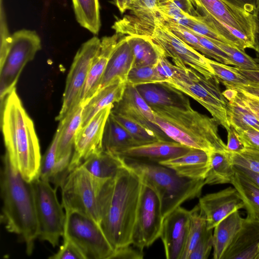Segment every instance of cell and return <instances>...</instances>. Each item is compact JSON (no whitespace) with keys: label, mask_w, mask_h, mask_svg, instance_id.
<instances>
[{"label":"cell","mask_w":259,"mask_h":259,"mask_svg":"<svg viewBox=\"0 0 259 259\" xmlns=\"http://www.w3.org/2000/svg\"><path fill=\"white\" fill-rule=\"evenodd\" d=\"M136 88L151 108L184 107L189 102L181 92L162 83L146 84Z\"/></svg>","instance_id":"cell-24"},{"label":"cell","mask_w":259,"mask_h":259,"mask_svg":"<svg viewBox=\"0 0 259 259\" xmlns=\"http://www.w3.org/2000/svg\"><path fill=\"white\" fill-rule=\"evenodd\" d=\"M157 17L161 23L179 38L204 56L211 58L210 52L201 45L198 38L191 30L166 18L159 12H157Z\"/></svg>","instance_id":"cell-37"},{"label":"cell","mask_w":259,"mask_h":259,"mask_svg":"<svg viewBox=\"0 0 259 259\" xmlns=\"http://www.w3.org/2000/svg\"><path fill=\"white\" fill-rule=\"evenodd\" d=\"M122 35L116 33L111 36H104L101 39L100 46L92 62L81 92L80 102L85 104L97 92L111 54Z\"/></svg>","instance_id":"cell-20"},{"label":"cell","mask_w":259,"mask_h":259,"mask_svg":"<svg viewBox=\"0 0 259 259\" xmlns=\"http://www.w3.org/2000/svg\"><path fill=\"white\" fill-rule=\"evenodd\" d=\"M160 1H161V0H160ZM160 1H159V2H160Z\"/></svg>","instance_id":"cell-64"},{"label":"cell","mask_w":259,"mask_h":259,"mask_svg":"<svg viewBox=\"0 0 259 259\" xmlns=\"http://www.w3.org/2000/svg\"><path fill=\"white\" fill-rule=\"evenodd\" d=\"M207 23L227 43L240 50L253 48L256 15L225 0H191Z\"/></svg>","instance_id":"cell-6"},{"label":"cell","mask_w":259,"mask_h":259,"mask_svg":"<svg viewBox=\"0 0 259 259\" xmlns=\"http://www.w3.org/2000/svg\"><path fill=\"white\" fill-rule=\"evenodd\" d=\"M230 153L234 165L241 166L259 174V149L245 148L240 153Z\"/></svg>","instance_id":"cell-41"},{"label":"cell","mask_w":259,"mask_h":259,"mask_svg":"<svg viewBox=\"0 0 259 259\" xmlns=\"http://www.w3.org/2000/svg\"><path fill=\"white\" fill-rule=\"evenodd\" d=\"M190 149L176 141H157L128 148L117 156L123 159L160 163L181 156Z\"/></svg>","instance_id":"cell-19"},{"label":"cell","mask_w":259,"mask_h":259,"mask_svg":"<svg viewBox=\"0 0 259 259\" xmlns=\"http://www.w3.org/2000/svg\"><path fill=\"white\" fill-rule=\"evenodd\" d=\"M187 28L208 38L215 39L228 44L226 40L214 30L207 23L204 17L200 15L197 16L194 22Z\"/></svg>","instance_id":"cell-43"},{"label":"cell","mask_w":259,"mask_h":259,"mask_svg":"<svg viewBox=\"0 0 259 259\" xmlns=\"http://www.w3.org/2000/svg\"><path fill=\"white\" fill-rule=\"evenodd\" d=\"M253 49L259 54V10L256 17V24L253 34Z\"/></svg>","instance_id":"cell-58"},{"label":"cell","mask_w":259,"mask_h":259,"mask_svg":"<svg viewBox=\"0 0 259 259\" xmlns=\"http://www.w3.org/2000/svg\"><path fill=\"white\" fill-rule=\"evenodd\" d=\"M198 204L205 216L207 229H213L231 213L245 207L241 195L234 187L206 194L199 198Z\"/></svg>","instance_id":"cell-16"},{"label":"cell","mask_w":259,"mask_h":259,"mask_svg":"<svg viewBox=\"0 0 259 259\" xmlns=\"http://www.w3.org/2000/svg\"><path fill=\"white\" fill-rule=\"evenodd\" d=\"M209 64L214 75L220 82L225 84H246L249 81L239 72L235 67L214 61L209 59Z\"/></svg>","instance_id":"cell-40"},{"label":"cell","mask_w":259,"mask_h":259,"mask_svg":"<svg viewBox=\"0 0 259 259\" xmlns=\"http://www.w3.org/2000/svg\"><path fill=\"white\" fill-rule=\"evenodd\" d=\"M212 234V229L206 230L188 259H206L208 257L213 246Z\"/></svg>","instance_id":"cell-42"},{"label":"cell","mask_w":259,"mask_h":259,"mask_svg":"<svg viewBox=\"0 0 259 259\" xmlns=\"http://www.w3.org/2000/svg\"><path fill=\"white\" fill-rule=\"evenodd\" d=\"M209 39L229 56L233 66L243 69H259V64L245 51L219 40Z\"/></svg>","instance_id":"cell-38"},{"label":"cell","mask_w":259,"mask_h":259,"mask_svg":"<svg viewBox=\"0 0 259 259\" xmlns=\"http://www.w3.org/2000/svg\"><path fill=\"white\" fill-rule=\"evenodd\" d=\"M123 159L142 182L156 193L163 218L185 201L199 197L205 185L204 180L180 176L172 169L159 163Z\"/></svg>","instance_id":"cell-5"},{"label":"cell","mask_w":259,"mask_h":259,"mask_svg":"<svg viewBox=\"0 0 259 259\" xmlns=\"http://www.w3.org/2000/svg\"><path fill=\"white\" fill-rule=\"evenodd\" d=\"M111 114L140 145L157 141H163L154 131L137 121L120 114L111 111Z\"/></svg>","instance_id":"cell-36"},{"label":"cell","mask_w":259,"mask_h":259,"mask_svg":"<svg viewBox=\"0 0 259 259\" xmlns=\"http://www.w3.org/2000/svg\"><path fill=\"white\" fill-rule=\"evenodd\" d=\"M164 82L163 78L158 74L155 65L132 67L126 80V83L135 87Z\"/></svg>","instance_id":"cell-39"},{"label":"cell","mask_w":259,"mask_h":259,"mask_svg":"<svg viewBox=\"0 0 259 259\" xmlns=\"http://www.w3.org/2000/svg\"><path fill=\"white\" fill-rule=\"evenodd\" d=\"M132 245V244H131ZM120 247L114 251L111 258L118 259H142L143 258V251L131 245Z\"/></svg>","instance_id":"cell-49"},{"label":"cell","mask_w":259,"mask_h":259,"mask_svg":"<svg viewBox=\"0 0 259 259\" xmlns=\"http://www.w3.org/2000/svg\"><path fill=\"white\" fill-rule=\"evenodd\" d=\"M237 91L232 88H227V89L222 92L224 96L229 101L232 99L237 94Z\"/></svg>","instance_id":"cell-60"},{"label":"cell","mask_w":259,"mask_h":259,"mask_svg":"<svg viewBox=\"0 0 259 259\" xmlns=\"http://www.w3.org/2000/svg\"><path fill=\"white\" fill-rule=\"evenodd\" d=\"M160 1V0H159V1Z\"/></svg>","instance_id":"cell-63"},{"label":"cell","mask_w":259,"mask_h":259,"mask_svg":"<svg viewBox=\"0 0 259 259\" xmlns=\"http://www.w3.org/2000/svg\"><path fill=\"white\" fill-rule=\"evenodd\" d=\"M133 63L131 47L126 36L122 37L111 54L97 91L117 80L126 82Z\"/></svg>","instance_id":"cell-21"},{"label":"cell","mask_w":259,"mask_h":259,"mask_svg":"<svg viewBox=\"0 0 259 259\" xmlns=\"http://www.w3.org/2000/svg\"><path fill=\"white\" fill-rule=\"evenodd\" d=\"M231 184L238 190L244 201L246 218L259 221V186L236 170Z\"/></svg>","instance_id":"cell-32"},{"label":"cell","mask_w":259,"mask_h":259,"mask_svg":"<svg viewBox=\"0 0 259 259\" xmlns=\"http://www.w3.org/2000/svg\"><path fill=\"white\" fill-rule=\"evenodd\" d=\"M191 31L198 38L201 45L210 52L211 55V58L214 59L219 62L226 65H233L229 56L213 44L209 38L197 34L191 30Z\"/></svg>","instance_id":"cell-44"},{"label":"cell","mask_w":259,"mask_h":259,"mask_svg":"<svg viewBox=\"0 0 259 259\" xmlns=\"http://www.w3.org/2000/svg\"><path fill=\"white\" fill-rule=\"evenodd\" d=\"M61 127L59 124L53 139L44 156L41 157L39 177L47 181L58 189L62 186L65 177L60 170L56 159V152Z\"/></svg>","instance_id":"cell-31"},{"label":"cell","mask_w":259,"mask_h":259,"mask_svg":"<svg viewBox=\"0 0 259 259\" xmlns=\"http://www.w3.org/2000/svg\"><path fill=\"white\" fill-rule=\"evenodd\" d=\"M63 238V244L58 251L50 256V259H85L78 247L68 238Z\"/></svg>","instance_id":"cell-45"},{"label":"cell","mask_w":259,"mask_h":259,"mask_svg":"<svg viewBox=\"0 0 259 259\" xmlns=\"http://www.w3.org/2000/svg\"><path fill=\"white\" fill-rule=\"evenodd\" d=\"M141 145L110 114L105 126L102 150L117 155L128 148Z\"/></svg>","instance_id":"cell-27"},{"label":"cell","mask_w":259,"mask_h":259,"mask_svg":"<svg viewBox=\"0 0 259 259\" xmlns=\"http://www.w3.org/2000/svg\"><path fill=\"white\" fill-rule=\"evenodd\" d=\"M174 5L187 14L198 16L200 14L194 9L191 0H169Z\"/></svg>","instance_id":"cell-55"},{"label":"cell","mask_w":259,"mask_h":259,"mask_svg":"<svg viewBox=\"0 0 259 259\" xmlns=\"http://www.w3.org/2000/svg\"><path fill=\"white\" fill-rule=\"evenodd\" d=\"M141 186L139 175L124 161L117 175L106 180L101 189L100 226L114 251L132 244Z\"/></svg>","instance_id":"cell-1"},{"label":"cell","mask_w":259,"mask_h":259,"mask_svg":"<svg viewBox=\"0 0 259 259\" xmlns=\"http://www.w3.org/2000/svg\"><path fill=\"white\" fill-rule=\"evenodd\" d=\"M190 226L181 259H188L190 253L207 229L205 216L198 204L190 210Z\"/></svg>","instance_id":"cell-35"},{"label":"cell","mask_w":259,"mask_h":259,"mask_svg":"<svg viewBox=\"0 0 259 259\" xmlns=\"http://www.w3.org/2000/svg\"><path fill=\"white\" fill-rule=\"evenodd\" d=\"M111 111L125 116L154 131L163 141H172L157 125L153 110L135 86L126 83L121 99L113 105Z\"/></svg>","instance_id":"cell-17"},{"label":"cell","mask_w":259,"mask_h":259,"mask_svg":"<svg viewBox=\"0 0 259 259\" xmlns=\"http://www.w3.org/2000/svg\"><path fill=\"white\" fill-rule=\"evenodd\" d=\"M76 21L83 28L98 34L101 23L99 0H71Z\"/></svg>","instance_id":"cell-33"},{"label":"cell","mask_w":259,"mask_h":259,"mask_svg":"<svg viewBox=\"0 0 259 259\" xmlns=\"http://www.w3.org/2000/svg\"><path fill=\"white\" fill-rule=\"evenodd\" d=\"M152 109L157 125L171 140L208 152L226 150L217 121L194 110L190 102L184 107Z\"/></svg>","instance_id":"cell-4"},{"label":"cell","mask_w":259,"mask_h":259,"mask_svg":"<svg viewBox=\"0 0 259 259\" xmlns=\"http://www.w3.org/2000/svg\"><path fill=\"white\" fill-rule=\"evenodd\" d=\"M106 180L93 176L81 165L74 168L61 187L65 210L81 212L100 225L98 197Z\"/></svg>","instance_id":"cell-8"},{"label":"cell","mask_w":259,"mask_h":259,"mask_svg":"<svg viewBox=\"0 0 259 259\" xmlns=\"http://www.w3.org/2000/svg\"><path fill=\"white\" fill-rule=\"evenodd\" d=\"M159 0H134L128 7L127 10L138 16L152 12L159 6Z\"/></svg>","instance_id":"cell-48"},{"label":"cell","mask_w":259,"mask_h":259,"mask_svg":"<svg viewBox=\"0 0 259 259\" xmlns=\"http://www.w3.org/2000/svg\"><path fill=\"white\" fill-rule=\"evenodd\" d=\"M245 11L256 15L258 12L256 0H225Z\"/></svg>","instance_id":"cell-54"},{"label":"cell","mask_w":259,"mask_h":259,"mask_svg":"<svg viewBox=\"0 0 259 259\" xmlns=\"http://www.w3.org/2000/svg\"><path fill=\"white\" fill-rule=\"evenodd\" d=\"M126 85V82L117 80L97 91L83 106L81 127L101 110L118 103L123 96Z\"/></svg>","instance_id":"cell-25"},{"label":"cell","mask_w":259,"mask_h":259,"mask_svg":"<svg viewBox=\"0 0 259 259\" xmlns=\"http://www.w3.org/2000/svg\"><path fill=\"white\" fill-rule=\"evenodd\" d=\"M1 169L0 188L3 202L1 222L7 230L19 236L32 254L38 238L39 227L32 183L15 170L5 155Z\"/></svg>","instance_id":"cell-3"},{"label":"cell","mask_w":259,"mask_h":259,"mask_svg":"<svg viewBox=\"0 0 259 259\" xmlns=\"http://www.w3.org/2000/svg\"><path fill=\"white\" fill-rule=\"evenodd\" d=\"M1 102V125L5 155L27 181L38 178L41 156L34 124L16 89Z\"/></svg>","instance_id":"cell-2"},{"label":"cell","mask_w":259,"mask_h":259,"mask_svg":"<svg viewBox=\"0 0 259 259\" xmlns=\"http://www.w3.org/2000/svg\"><path fill=\"white\" fill-rule=\"evenodd\" d=\"M134 0H115V4L121 13L127 10L128 7Z\"/></svg>","instance_id":"cell-59"},{"label":"cell","mask_w":259,"mask_h":259,"mask_svg":"<svg viewBox=\"0 0 259 259\" xmlns=\"http://www.w3.org/2000/svg\"><path fill=\"white\" fill-rule=\"evenodd\" d=\"M227 132L226 151L231 153H239L243 151L245 147L240 140L235 130L231 126Z\"/></svg>","instance_id":"cell-50"},{"label":"cell","mask_w":259,"mask_h":259,"mask_svg":"<svg viewBox=\"0 0 259 259\" xmlns=\"http://www.w3.org/2000/svg\"><path fill=\"white\" fill-rule=\"evenodd\" d=\"M235 174L230 152L226 150L209 152V167L204 179L205 185L231 184Z\"/></svg>","instance_id":"cell-29"},{"label":"cell","mask_w":259,"mask_h":259,"mask_svg":"<svg viewBox=\"0 0 259 259\" xmlns=\"http://www.w3.org/2000/svg\"><path fill=\"white\" fill-rule=\"evenodd\" d=\"M238 95L244 104L259 120V98L252 95L239 92H238Z\"/></svg>","instance_id":"cell-52"},{"label":"cell","mask_w":259,"mask_h":259,"mask_svg":"<svg viewBox=\"0 0 259 259\" xmlns=\"http://www.w3.org/2000/svg\"><path fill=\"white\" fill-rule=\"evenodd\" d=\"M163 217L155 191L142 182L132 236V245L143 251L160 237Z\"/></svg>","instance_id":"cell-12"},{"label":"cell","mask_w":259,"mask_h":259,"mask_svg":"<svg viewBox=\"0 0 259 259\" xmlns=\"http://www.w3.org/2000/svg\"><path fill=\"white\" fill-rule=\"evenodd\" d=\"M124 163L123 158L102 151L90 156L81 165L95 177L108 180L117 175Z\"/></svg>","instance_id":"cell-30"},{"label":"cell","mask_w":259,"mask_h":259,"mask_svg":"<svg viewBox=\"0 0 259 259\" xmlns=\"http://www.w3.org/2000/svg\"><path fill=\"white\" fill-rule=\"evenodd\" d=\"M84 103L80 102L60 121L61 130L58 143L56 159L62 173L67 176L73 154L75 138L81 126Z\"/></svg>","instance_id":"cell-18"},{"label":"cell","mask_w":259,"mask_h":259,"mask_svg":"<svg viewBox=\"0 0 259 259\" xmlns=\"http://www.w3.org/2000/svg\"><path fill=\"white\" fill-rule=\"evenodd\" d=\"M256 259H259V244L258 245V252L256 257Z\"/></svg>","instance_id":"cell-61"},{"label":"cell","mask_w":259,"mask_h":259,"mask_svg":"<svg viewBox=\"0 0 259 259\" xmlns=\"http://www.w3.org/2000/svg\"><path fill=\"white\" fill-rule=\"evenodd\" d=\"M257 8L259 10V0H256Z\"/></svg>","instance_id":"cell-62"},{"label":"cell","mask_w":259,"mask_h":259,"mask_svg":"<svg viewBox=\"0 0 259 259\" xmlns=\"http://www.w3.org/2000/svg\"><path fill=\"white\" fill-rule=\"evenodd\" d=\"M245 148L259 149V131L248 127L243 130H235Z\"/></svg>","instance_id":"cell-47"},{"label":"cell","mask_w":259,"mask_h":259,"mask_svg":"<svg viewBox=\"0 0 259 259\" xmlns=\"http://www.w3.org/2000/svg\"><path fill=\"white\" fill-rule=\"evenodd\" d=\"M39 227L38 239L58 246L63 237L65 211L57 196V188L51 184L37 178L31 182Z\"/></svg>","instance_id":"cell-11"},{"label":"cell","mask_w":259,"mask_h":259,"mask_svg":"<svg viewBox=\"0 0 259 259\" xmlns=\"http://www.w3.org/2000/svg\"><path fill=\"white\" fill-rule=\"evenodd\" d=\"M100 43L101 39L95 36L84 42L77 52L67 77L62 108L56 120H61L79 103L82 89Z\"/></svg>","instance_id":"cell-13"},{"label":"cell","mask_w":259,"mask_h":259,"mask_svg":"<svg viewBox=\"0 0 259 259\" xmlns=\"http://www.w3.org/2000/svg\"><path fill=\"white\" fill-rule=\"evenodd\" d=\"M191 223L190 210L179 206L165 216L160 237L167 259H181Z\"/></svg>","instance_id":"cell-15"},{"label":"cell","mask_w":259,"mask_h":259,"mask_svg":"<svg viewBox=\"0 0 259 259\" xmlns=\"http://www.w3.org/2000/svg\"><path fill=\"white\" fill-rule=\"evenodd\" d=\"M259 244V221L244 218L243 225L222 259H256Z\"/></svg>","instance_id":"cell-23"},{"label":"cell","mask_w":259,"mask_h":259,"mask_svg":"<svg viewBox=\"0 0 259 259\" xmlns=\"http://www.w3.org/2000/svg\"><path fill=\"white\" fill-rule=\"evenodd\" d=\"M226 88H232L259 98V83L249 82L246 84H225Z\"/></svg>","instance_id":"cell-53"},{"label":"cell","mask_w":259,"mask_h":259,"mask_svg":"<svg viewBox=\"0 0 259 259\" xmlns=\"http://www.w3.org/2000/svg\"><path fill=\"white\" fill-rule=\"evenodd\" d=\"M219 82L215 75L207 78L190 67L176 65L175 74L162 84L176 89L197 101L206 109L219 125L228 131L231 127L227 115L228 101L221 91Z\"/></svg>","instance_id":"cell-7"},{"label":"cell","mask_w":259,"mask_h":259,"mask_svg":"<svg viewBox=\"0 0 259 259\" xmlns=\"http://www.w3.org/2000/svg\"><path fill=\"white\" fill-rule=\"evenodd\" d=\"M40 49V38L34 30L23 29L12 35L7 53L0 60L1 101L16 89L23 69Z\"/></svg>","instance_id":"cell-9"},{"label":"cell","mask_w":259,"mask_h":259,"mask_svg":"<svg viewBox=\"0 0 259 259\" xmlns=\"http://www.w3.org/2000/svg\"><path fill=\"white\" fill-rule=\"evenodd\" d=\"M236 70L243 75L249 82L259 83V69L247 70L235 67Z\"/></svg>","instance_id":"cell-56"},{"label":"cell","mask_w":259,"mask_h":259,"mask_svg":"<svg viewBox=\"0 0 259 259\" xmlns=\"http://www.w3.org/2000/svg\"><path fill=\"white\" fill-rule=\"evenodd\" d=\"M234 167L236 171L246 176L259 186V174L241 166L234 165Z\"/></svg>","instance_id":"cell-57"},{"label":"cell","mask_w":259,"mask_h":259,"mask_svg":"<svg viewBox=\"0 0 259 259\" xmlns=\"http://www.w3.org/2000/svg\"><path fill=\"white\" fill-rule=\"evenodd\" d=\"M174 170L180 176L204 180L209 167V152L191 148L187 153L159 163Z\"/></svg>","instance_id":"cell-22"},{"label":"cell","mask_w":259,"mask_h":259,"mask_svg":"<svg viewBox=\"0 0 259 259\" xmlns=\"http://www.w3.org/2000/svg\"><path fill=\"white\" fill-rule=\"evenodd\" d=\"M65 211L63 237L70 239L85 259H111L114 250L99 224L81 212Z\"/></svg>","instance_id":"cell-10"},{"label":"cell","mask_w":259,"mask_h":259,"mask_svg":"<svg viewBox=\"0 0 259 259\" xmlns=\"http://www.w3.org/2000/svg\"><path fill=\"white\" fill-rule=\"evenodd\" d=\"M125 36L133 53V67L155 65L161 57L165 56L162 49L147 35L132 34Z\"/></svg>","instance_id":"cell-28"},{"label":"cell","mask_w":259,"mask_h":259,"mask_svg":"<svg viewBox=\"0 0 259 259\" xmlns=\"http://www.w3.org/2000/svg\"><path fill=\"white\" fill-rule=\"evenodd\" d=\"M114 105H109L97 113L76 135L69 172L90 156L103 151L102 140L107 120Z\"/></svg>","instance_id":"cell-14"},{"label":"cell","mask_w":259,"mask_h":259,"mask_svg":"<svg viewBox=\"0 0 259 259\" xmlns=\"http://www.w3.org/2000/svg\"><path fill=\"white\" fill-rule=\"evenodd\" d=\"M244 218L239 210L235 211L222 220L213 229L212 234L213 258L222 259L223 257L241 229Z\"/></svg>","instance_id":"cell-26"},{"label":"cell","mask_w":259,"mask_h":259,"mask_svg":"<svg viewBox=\"0 0 259 259\" xmlns=\"http://www.w3.org/2000/svg\"><path fill=\"white\" fill-rule=\"evenodd\" d=\"M0 60L6 55L10 45L12 35L10 34L3 0L0 3Z\"/></svg>","instance_id":"cell-46"},{"label":"cell","mask_w":259,"mask_h":259,"mask_svg":"<svg viewBox=\"0 0 259 259\" xmlns=\"http://www.w3.org/2000/svg\"><path fill=\"white\" fill-rule=\"evenodd\" d=\"M227 115L230 126L235 130H243L248 127L259 131V120L247 107L238 95L227 105Z\"/></svg>","instance_id":"cell-34"},{"label":"cell","mask_w":259,"mask_h":259,"mask_svg":"<svg viewBox=\"0 0 259 259\" xmlns=\"http://www.w3.org/2000/svg\"><path fill=\"white\" fill-rule=\"evenodd\" d=\"M155 67L159 75L164 79V82L170 79L176 72V65H172L165 56L160 58L155 64Z\"/></svg>","instance_id":"cell-51"}]
</instances>
